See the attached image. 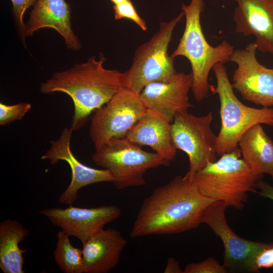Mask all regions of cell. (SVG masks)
<instances>
[{"label":"cell","mask_w":273,"mask_h":273,"mask_svg":"<svg viewBox=\"0 0 273 273\" xmlns=\"http://www.w3.org/2000/svg\"><path fill=\"white\" fill-rule=\"evenodd\" d=\"M113 9L115 20L129 19L135 23L143 31L147 30L145 21L139 15L131 0L114 5Z\"/></svg>","instance_id":"24"},{"label":"cell","mask_w":273,"mask_h":273,"mask_svg":"<svg viewBox=\"0 0 273 273\" xmlns=\"http://www.w3.org/2000/svg\"><path fill=\"white\" fill-rule=\"evenodd\" d=\"M228 271L223 264H220L213 258L209 257L201 262L188 263L184 273H226Z\"/></svg>","instance_id":"25"},{"label":"cell","mask_w":273,"mask_h":273,"mask_svg":"<svg viewBox=\"0 0 273 273\" xmlns=\"http://www.w3.org/2000/svg\"><path fill=\"white\" fill-rule=\"evenodd\" d=\"M107 58L101 53L70 68L55 72L40 84L41 93L61 92L72 99L74 113L71 127L79 130L86 123L91 114L106 104L124 87L123 73L104 66Z\"/></svg>","instance_id":"2"},{"label":"cell","mask_w":273,"mask_h":273,"mask_svg":"<svg viewBox=\"0 0 273 273\" xmlns=\"http://www.w3.org/2000/svg\"><path fill=\"white\" fill-rule=\"evenodd\" d=\"M55 225L82 244L105 225L121 215L120 208L114 205L80 208L69 205L65 208H52L40 210Z\"/></svg>","instance_id":"13"},{"label":"cell","mask_w":273,"mask_h":273,"mask_svg":"<svg viewBox=\"0 0 273 273\" xmlns=\"http://www.w3.org/2000/svg\"><path fill=\"white\" fill-rule=\"evenodd\" d=\"M263 174L254 172L241 158L239 148L220 156L196 172L190 180L205 196L241 209L248 193L256 192Z\"/></svg>","instance_id":"4"},{"label":"cell","mask_w":273,"mask_h":273,"mask_svg":"<svg viewBox=\"0 0 273 273\" xmlns=\"http://www.w3.org/2000/svg\"><path fill=\"white\" fill-rule=\"evenodd\" d=\"M184 16L181 11L170 21L161 22L158 31L135 50L130 67L123 72L124 87L140 94L149 83L170 80L178 73L168 50L174 30Z\"/></svg>","instance_id":"6"},{"label":"cell","mask_w":273,"mask_h":273,"mask_svg":"<svg viewBox=\"0 0 273 273\" xmlns=\"http://www.w3.org/2000/svg\"><path fill=\"white\" fill-rule=\"evenodd\" d=\"M126 138L141 146L151 147L169 162L176 156L177 150L172 141L171 123L153 110H147Z\"/></svg>","instance_id":"18"},{"label":"cell","mask_w":273,"mask_h":273,"mask_svg":"<svg viewBox=\"0 0 273 273\" xmlns=\"http://www.w3.org/2000/svg\"><path fill=\"white\" fill-rule=\"evenodd\" d=\"M12 11L16 27L19 37L26 47L25 24L24 15L26 11L33 6L36 0H11Z\"/></svg>","instance_id":"23"},{"label":"cell","mask_w":273,"mask_h":273,"mask_svg":"<svg viewBox=\"0 0 273 273\" xmlns=\"http://www.w3.org/2000/svg\"><path fill=\"white\" fill-rule=\"evenodd\" d=\"M164 272L184 273V270L181 269L178 262L175 258L171 257L167 259Z\"/></svg>","instance_id":"28"},{"label":"cell","mask_w":273,"mask_h":273,"mask_svg":"<svg viewBox=\"0 0 273 273\" xmlns=\"http://www.w3.org/2000/svg\"><path fill=\"white\" fill-rule=\"evenodd\" d=\"M93 162L110 171L118 190L141 187L146 183L144 174L150 169L168 166L169 161L156 152L146 151L127 138H111L96 151Z\"/></svg>","instance_id":"7"},{"label":"cell","mask_w":273,"mask_h":273,"mask_svg":"<svg viewBox=\"0 0 273 273\" xmlns=\"http://www.w3.org/2000/svg\"><path fill=\"white\" fill-rule=\"evenodd\" d=\"M45 28L56 31L67 49L77 51L81 48L79 38L71 24V8L65 0H36L25 24L26 36H31Z\"/></svg>","instance_id":"16"},{"label":"cell","mask_w":273,"mask_h":273,"mask_svg":"<svg viewBox=\"0 0 273 273\" xmlns=\"http://www.w3.org/2000/svg\"><path fill=\"white\" fill-rule=\"evenodd\" d=\"M256 272L261 268L273 267V242L261 249L256 255L254 260Z\"/></svg>","instance_id":"26"},{"label":"cell","mask_w":273,"mask_h":273,"mask_svg":"<svg viewBox=\"0 0 273 273\" xmlns=\"http://www.w3.org/2000/svg\"><path fill=\"white\" fill-rule=\"evenodd\" d=\"M212 112L197 116L188 112L177 113L171 123V137L175 148L188 156L189 169L184 177L191 180L193 175L209 162L217 160Z\"/></svg>","instance_id":"8"},{"label":"cell","mask_w":273,"mask_h":273,"mask_svg":"<svg viewBox=\"0 0 273 273\" xmlns=\"http://www.w3.org/2000/svg\"><path fill=\"white\" fill-rule=\"evenodd\" d=\"M147 110L140 94L121 89L92 117L89 135L95 149L111 138H126Z\"/></svg>","instance_id":"9"},{"label":"cell","mask_w":273,"mask_h":273,"mask_svg":"<svg viewBox=\"0 0 273 273\" xmlns=\"http://www.w3.org/2000/svg\"><path fill=\"white\" fill-rule=\"evenodd\" d=\"M258 193L262 197L273 200V187L263 181L260 180L257 185Z\"/></svg>","instance_id":"27"},{"label":"cell","mask_w":273,"mask_h":273,"mask_svg":"<svg viewBox=\"0 0 273 273\" xmlns=\"http://www.w3.org/2000/svg\"><path fill=\"white\" fill-rule=\"evenodd\" d=\"M212 70L216 80L212 92L218 95L220 102L221 125L215 148L220 156L238 149L242 136L253 125L273 126V108H256L245 105L234 93L224 64H216Z\"/></svg>","instance_id":"5"},{"label":"cell","mask_w":273,"mask_h":273,"mask_svg":"<svg viewBox=\"0 0 273 273\" xmlns=\"http://www.w3.org/2000/svg\"><path fill=\"white\" fill-rule=\"evenodd\" d=\"M73 129L66 127L59 138L50 141L51 146L41 158L47 160L52 165L59 161H66L70 167L71 180L67 188L60 194L58 202L71 205L78 198V191L83 187L98 183L114 181V177L107 169H98L80 162L73 155L71 149V140Z\"/></svg>","instance_id":"12"},{"label":"cell","mask_w":273,"mask_h":273,"mask_svg":"<svg viewBox=\"0 0 273 273\" xmlns=\"http://www.w3.org/2000/svg\"><path fill=\"white\" fill-rule=\"evenodd\" d=\"M254 42L243 49L234 50L230 62L237 65L232 85L242 98L262 107H273V68H267L257 60Z\"/></svg>","instance_id":"11"},{"label":"cell","mask_w":273,"mask_h":273,"mask_svg":"<svg viewBox=\"0 0 273 273\" xmlns=\"http://www.w3.org/2000/svg\"><path fill=\"white\" fill-rule=\"evenodd\" d=\"M127 240L115 229H102L82 244L84 273H106L118 264Z\"/></svg>","instance_id":"17"},{"label":"cell","mask_w":273,"mask_h":273,"mask_svg":"<svg viewBox=\"0 0 273 273\" xmlns=\"http://www.w3.org/2000/svg\"><path fill=\"white\" fill-rule=\"evenodd\" d=\"M69 237L61 230L58 231L54 250V260L64 273H84L82 250L73 246Z\"/></svg>","instance_id":"21"},{"label":"cell","mask_w":273,"mask_h":273,"mask_svg":"<svg viewBox=\"0 0 273 273\" xmlns=\"http://www.w3.org/2000/svg\"><path fill=\"white\" fill-rule=\"evenodd\" d=\"M238 148L241 157L254 172L273 175V140L257 124L248 129L241 138Z\"/></svg>","instance_id":"19"},{"label":"cell","mask_w":273,"mask_h":273,"mask_svg":"<svg viewBox=\"0 0 273 273\" xmlns=\"http://www.w3.org/2000/svg\"><path fill=\"white\" fill-rule=\"evenodd\" d=\"M204 0H191L188 5L183 4L181 10L186 18L183 34L179 43L171 55L186 58L190 63L193 77L192 90L197 102L207 96L210 85L208 76L211 70L217 63L230 62L234 47L224 40L218 46H211L205 38L200 22L204 10Z\"/></svg>","instance_id":"3"},{"label":"cell","mask_w":273,"mask_h":273,"mask_svg":"<svg viewBox=\"0 0 273 273\" xmlns=\"http://www.w3.org/2000/svg\"><path fill=\"white\" fill-rule=\"evenodd\" d=\"M19 221L7 218L0 223V268L4 273H24L23 253L19 244L29 235Z\"/></svg>","instance_id":"20"},{"label":"cell","mask_w":273,"mask_h":273,"mask_svg":"<svg viewBox=\"0 0 273 273\" xmlns=\"http://www.w3.org/2000/svg\"><path fill=\"white\" fill-rule=\"evenodd\" d=\"M215 201L203 195L191 180L177 175L145 199L130 236L175 234L197 228Z\"/></svg>","instance_id":"1"},{"label":"cell","mask_w":273,"mask_h":273,"mask_svg":"<svg viewBox=\"0 0 273 273\" xmlns=\"http://www.w3.org/2000/svg\"><path fill=\"white\" fill-rule=\"evenodd\" d=\"M111 2L114 4V5L118 4L120 3H122L125 2H126L128 0H110Z\"/></svg>","instance_id":"29"},{"label":"cell","mask_w":273,"mask_h":273,"mask_svg":"<svg viewBox=\"0 0 273 273\" xmlns=\"http://www.w3.org/2000/svg\"><path fill=\"white\" fill-rule=\"evenodd\" d=\"M271 177H272V180H273V175L271 176Z\"/></svg>","instance_id":"30"},{"label":"cell","mask_w":273,"mask_h":273,"mask_svg":"<svg viewBox=\"0 0 273 273\" xmlns=\"http://www.w3.org/2000/svg\"><path fill=\"white\" fill-rule=\"evenodd\" d=\"M226 207L224 202L214 201L205 210L202 223L207 224L221 240L224 249L223 264L229 271L256 272V256L269 243L248 240L235 234L226 221Z\"/></svg>","instance_id":"10"},{"label":"cell","mask_w":273,"mask_h":273,"mask_svg":"<svg viewBox=\"0 0 273 273\" xmlns=\"http://www.w3.org/2000/svg\"><path fill=\"white\" fill-rule=\"evenodd\" d=\"M192 85V73L178 72L170 80L149 83L140 96L147 109L156 111L172 123L177 113L188 112L193 107L189 97Z\"/></svg>","instance_id":"14"},{"label":"cell","mask_w":273,"mask_h":273,"mask_svg":"<svg viewBox=\"0 0 273 273\" xmlns=\"http://www.w3.org/2000/svg\"><path fill=\"white\" fill-rule=\"evenodd\" d=\"M237 33L253 35L257 50L273 54V0H235Z\"/></svg>","instance_id":"15"},{"label":"cell","mask_w":273,"mask_h":273,"mask_svg":"<svg viewBox=\"0 0 273 273\" xmlns=\"http://www.w3.org/2000/svg\"><path fill=\"white\" fill-rule=\"evenodd\" d=\"M31 108V105L21 102L14 105L0 103V125H9L13 121L21 120Z\"/></svg>","instance_id":"22"}]
</instances>
